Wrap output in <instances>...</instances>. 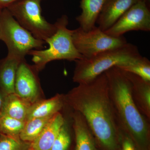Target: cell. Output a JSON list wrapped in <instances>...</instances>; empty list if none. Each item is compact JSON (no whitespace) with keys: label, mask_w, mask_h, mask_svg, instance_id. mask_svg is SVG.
<instances>
[{"label":"cell","mask_w":150,"mask_h":150,"mask_svg":"<svg viewBox=\"0 0 150 150\" xmlns=\"http://www.w3.org/2000/svg\"><path fill=\"white\" fill-rule=\"evenodd\" d=\"M0 40L7 47V55L22 61L31 50L42 49L45 43L23 27L7 8L0 14Z\"/></svg>","instance_id":"cell-5"},{"label":"cell","mask_w":150,"mask_h":150,"mask_svg":"<svg viewBox=\"0 0 150 150\" xmlns=\"http://www.w3.org/2000/svg\"><path fill=\"white\" fill-rule=\"evenodd\" d=\"M31 105L15 93L6 95L1 114L26 121Z\"/></svg>","instance_id":"cell-17"},{"label":"cell","mask_w":150,"mask_h":150,"mask_svg":"<svg viewBox=\"0 0 150 150\" xmlns=\"http://www.w3.org/2000/svg\"><path fill=\"white\" fill-rule=\"evenodd\" d=\"M106 0H81V14L76 18L80 28L85 31L96 27V23Z\"/></svg>","instance_id":"cell-15"},{"label":"cell","mask_w":150,"mask_h":150,"mask_svg":"<svg viewBox=\"0 0 150 150\" xmlns=\"http://www.w3.org/2000/svg\"><path fill=\"white\" fill-rule=\"evenodd\" d=\"M41 0H19L7 9L23 27L34 37L45 42L56 30V23H50L42 15Z\"/></svg>","instance_id":"cell-6"},{"label":"cell","mask_w":150,"mask_h":150,"mask_svg":"<svg viewBox=\"0 0 150 150\" xmlns=\"http://www.w3.org/2000/svg\"><path fill=\"white\" fill-rule=\"evenodd\" d=\"M149 8L144 1H139L104 32L112 37H120L126 33L133 30L149 31Z\"/></svg>","instance_id":"cell-8"},{"label":"cell","mask_w":150,"mask_h":150,"mask_svg":"<svg viewBox=\"0 0 150 150\" xmlns=\"http://www.w3.org/2000/svg\"><path fill=\"white\" fill-rule=\"evenodd\" d=\"M71 118L75 150H98L97 145H99L83 116L73 110Z\"/></svg>","instance_id":"cell-11"},{"label":"cell","mask_w":150,"mask_h":150,"mask_svg":"<svg viewBox=\"0 0 150 150\" xmlns=\"http://www.w3.org/2000/svg\"><path fill=\"white\" fill-rule=\"evenodd\" d=\"M124 72L131 82L133 100L141 113L150 121V81L132 73Z\"/></svg>","instance_id":"cell-12"},{"label":"cell","mask_w":150,"mask_h":150,"mask_svg":"<svg viewBox=\"0 0 150 150\" xmlns=\"http://www.w3.org/2000/svg\"><path fill=\"white\" fill-rule=\"evenodd\" d=\"M55 33L46 41L49 45L44 50H33L28 55L32 56L34 67L38 71L43 70L48 63L56 60L74 61L82 59L83 56L75 48L72 39L73 30L67 28L69 19L63 15L55 23Z\"/></svg>","instance_id":"cell-4"},{"label":"cell","mask_w":150,"mask_h":150,"mask_svg":"<svg viewBox=\"0 0 150 150\" xmlns=\"http://www.w3.org/2000/svg\"><path fill=\"white\" fill-rule=\"evenodd\" d=\"M72 39L75 48L84 58H90L127 43L123 36L112 37L96 26L88 31L80 27L73 30Z\"/></svg>","instance_id":"cell-7"},{"label":"cell","mask_w":150,"mask_h":150,"mask_svg":"<svg viewBox=\"0 0 150 150\" xmlns=\"http://www.w3.org/2000/svg\"><path fill=\"white\" fill-rule=\"evenodd\" d=\"M140 1L142 0H106L97 21L98 27L106 31Z\"/></svg>","instance_id":"cell-10"},{"label":"cell","mask_w":150,"mask_h":150,"mask_svg":"<svg viewBox=\"0 0 150 150\" xmlns=\"http://www.w3.org/2000/svg\"><path fill=\"white\" fill-rule=\"evenodd\" d=\"M120 150H138L132 140L128 136L121 133Z\"/></svg>","instance_id":"cell-23"},{"label":"cell","mask_w":150,"mask_h":150,"mask_svg":"<svg viewBox=\"0 0 150 150\" xmlns=\"http://www.w3.org/2000/svg\"><path fill=\"white\" fill-rule=\"evenodd\" d=\"M78 84L64 95L66 104L83 116L103 150H120L121 132L105 74Z\"/></svg>","instance_id":"cell-1"},{"label":"cell","mask_w":150,"mask_h":150,"mask_svg":"<svg viewBox=\"0 0 150 150\" xmlns=\"http://www.w3.org/2000/svg\"><path fill=\"white\" fill-rule=\"evenodd\" d=\"M23 61L8 55L0 61V90L5 94L15 93L16 73Z\"/></svg>","instance_id":"cell-16"},{"label":"cell","mask_w":150,"mask_h":150,"mask_svg":"<svg viewBox=\"0 0 150 150\" xmlns=\"http://www.w3.org/2000/svg\"><path fill=\"white\" fill-rule=\"evenodd\" d=\"M52 116L33 118L27 120L20 134V139L27 143L33 142L43 131Z\"/></svg>","instance_id":"cell-18"},{"label":"cell","mask_w":150,"mask_h":150,"mask_svg":"<svg viewBox=\"0 0 150 150\" xmlns=\"http://www.w3.org/2000/svg\"><path fill=\"white\" fill-rule=\"evenodd\" d=\"M28 143L19 138L0 134V150H28L30 147Z\"/></svg>","instance_id":"cell-22"},{"label":"cell","mask_w":150,"mask_h":150,"mask_svg":"<svg viewBox=\"0 0 150 150\" xmlns=\"http://www.w3.org/2000/svg\"><path fill=\"white\" fill-rule=\"evenodd\" d=\"M117 67L124 71L132 73L145 80L150 81V62L146 57L141 56L134 62Z\"/></svg>","instance_id":"cell-19"},{"label":"cell","mask_w":150,"mask_h":150,"mask_svg":"<svg viewBox=\"0 0 150 150\" xmlns=\"http://www.w3.org/2000/svg\"><path fill=\"white\" fill-rule=\"evenodd\" d=\"M2 10L0 9V14H1V11Z\"/></svg>","instance_id":"cell-27"},{"label":"cell","mask_w":150,"mask_h":150,"mask_svg":"<svg viewBox=\"0 0 150 150\" xmlns=\"http://www.w3.org/2000/svg\"><path fill=\"white\" fill-rule=\"evenodd\" d=\"M65 120L61 111L53 115L39 136L30 143V148L33 150H51Z\"/></svg>","instance_id":"cell-13"},{"label":"cell","mask_w":150,"mask_h":150,"mask_svg":"<svg viewBox=\"0 0 150 150\" xmlns=\"http://www.w3.org/2000/svg\"><path fill=\"white\" fill-rule=\"evenodd\" d=\"M28 150H33V149L32 148H30V147L29 148V149H28Z\"/></svg>","instance_id":"cell-26"},{"label":"cell","mask_w":150,"mask_h":150,"mask_svg":"<svg viewBox=\"0 0 150 150\" xmlns=\"http://www.w3.org/2000/svg\"><path fill=\"white\" fill-rule=\"evenodd\" d=\"M25 121L18 120L8 115H0V134L19 138ZM20 139V138H19Z\"/></svg>","instance_id":"cell-20"},{"label":"cell","mask_w":150,"mask_h":150,"mask_svg":"<svg viewBox=\"0 0 150 150\" xmlns=\"http://www.w3.org/2000/svg\"><path fill=\"white\" fill-rule=\"evenodd\" d=\"M38 71L25 60L19 65L15 82V93L32 104L39 100L40 86L37 76Z\"/></svg>","instance_id":"cell-9"},{"label":"cell","mask_w":150,"mask_h":150,"mask_svg":"<svg viewBox=\"0 0 150 150\" xmlns=\"http://www.w3.org/2000/svg\"><path fill=\"white\" fill-rule=\"evenodd\" d=\"M66 105L64 95L57 94L46 100H39L31 105L26 121L33 118L51 117L61 112Z\"/></svg>","instance_id":"cell-14"},{"label":"cell","mask_w":150,"mask_h":150,"mask_svg":"<svg viewBox=\"0 0 150 150\" xmlns=\"http://www.w3.org/2000/svg\"><path fill=\"white\" fill-rule=\"evenodd\" d=\"M5 96L6 94H5L0 90V115H1V113L2 110L3 104H4V100Z\"/></svg>","instance_id":"cell-25"},{"label":"cell","mask_w":150,"mask_h":150,"mask_svg":"<svg viewBox=\"0 0 150 150\" xmlns=\"http://www.w3.org/2000/svg\"><path fill=\"white\" fill-rule=\"evenodd\" d=\"M141 56L137 46L127 43L90 58L77 60L73 81L78 84L88 83L112 67L129 64Z\"/></svg>","instance_id":"cell-3"},{"label":"cell","mask_w":150,"mask_h":150,"mask_svg":"<svg viewBox=\"0 0 150 150\" xmlns=\"http://www.w3.org/2000/svg\"><path fill=\"white\" fill-rule=\"evenodd\" d=\"M65 122L54 141L51 150H68L71 142L69 123L65 118Z\"/></svg>","instance_id":"cell-21"},{"label":"cell","mask_w":150,"mask_h":150,"mask_svg":"<svg viewBox=\"0 0 150 150\" xmlns=\"http://www.w3.org/2000/svg\"><path fill=\"white\" fill-rule=\"evenodd\" d=\"M19 0H0V9L6 8L9 6Z\"/></svg>","instance_id":"cell-24"},{"label":"cell","mask_w":150,"mask_h":150,"mask_svg":"<svg viewBox=\"0 0 150 150\" xmlns=\"http://www.w3.org/2000/svg\"><path fill=\"white\" fill-rule=\"evenodd\" d=\"M105 74L121 133L132 140L138 150H149L150 121L141 113L133 100L131 82L125 72L114 67Z\"/></svg>","instance_id":"cell-2"}]
</instances>
